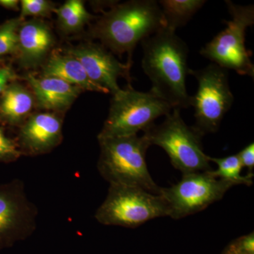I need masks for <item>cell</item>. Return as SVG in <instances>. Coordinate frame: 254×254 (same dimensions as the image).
Here are the masks:
<instances>
[{"label": "cell", "instance_id": "6da1fadb", "mask_svg": "<svg viewBox=\"0 0 254 254\" xmlns=\"http://www.w3.org/2000/svg\"><path fill=\"white\" fill-rule=\"evenodd\" d=\"M141 66L152 83L150 91L168 103L173 109L191 106L187 90L189 50L176 32L167 28L141 42Z\"/></svg>", "mask_w": 254, "mask_h": 254}, {"label": "cell", "instance_id": "7a4b0ae2", "mask_svg": "<svg viewBox=\"0 0 254 254\" xmlns=\"http://www.w3.org/2000/svg\"><path fill=\"white\" fill-rule=\"evenodd\" d=\"M165 28L161 9L155 0H131L112 6L97 21L92 35L115 54L128 55L138 43Z\"/></svg>", "mask_w": 254, "mask_h": 254}, {"label": "cell", "instance_id": "3957f363", "mask_svg": "<svg viewBox=\"0 0 254 254\" xmlns=\"http://www.w3.org/2000/svg\"><path fill=\"white\" fill-rule=\"evenodd\" d=\"M98 140V172L110 185L138 187L159 195L160 187L150 176L145 160L150 144L144 135Z\"/></svg>", "mask_w": 254, "mask_h": 254}, {"label": "cell", "instance_id": "277c9868", "mask_svg": "<svg viewBox=\"0 0 254 254\" xmlns=\"http://www.w3.org/2000/svg\"><path fill=\"white\" fill-rule=\"evenodd\" d=\"M143 135L150 145L163 148L174 168L183 175L212 170L209 156L203 151V135L185 123L181 110L173 109L160 125H152Z\"/></svg>", "mask_w": 254, "mask_h": 254}, {"label": "cell", "instance_id": "5b68a950", "mask_svg": "<svg viewBox=\"0 0 254 254\" xmlns=\"http://www.w3.org/2000/svg\"><path fill=\"white\" fill-rule=\"evenodd\" d=\"M172 110L168 103L151 91H137L129 86L113 95L109 114L98 139L138 135Z\"/></svg>", "mask_w": 254, "mask_h": 254}, {"label": "cell", "instance_id": "8992f818", "mask_svg": "<svg viewBox=\"0 0 254 254\" xmlns=\"http://www.w3.org/2000/svg\"><path fill=\"white\" fill-rule=\"evenodd\" d=\"M231 19L224 21L226 27L200 50V54L225 69L254 78V65L245 46L246 32L254 24V5L225 1Z\"/></svg>", "mask_w": 254, "mask_h": 254}, {"label": "cell", "instance_id": "52a82bcc", "mask_svg": "<svg viewBox=\"0 0 254 254\" xmlns=\"http://www.w3.org/2000/svg\"><path fill=\"white\" fill-rule=\"evenodd\" d=\"M169 216L161 195L138 187L110 185L95 218L102 225L135 228L160 217Z\"/></svg>", "mask_w": 254, "mask_h": 254}, {"label": "cell", "instance_id": "ba28073f", "mask_svg": "<svg viewBox=\"0 0 254 254\" xmlns=\"http://www.w3.org/2000/svg\"><path fill=\"white\" fill-rule=\"evenodd\" d=\"M189 74L198 82L196 93L191 96L195 121L193 127L203 136L215 133L235 101L227 70L211 63L200 69L190 68Z\"/></svg>", "mask_w": 254, "mask_h": 254}, {"label": "cell", "instance_id": "9c48e42d", "mask_svg": "<svg viewBox=\"0 0 254 254\" xmlns=\"http://www.w3.org/2000/svg\"><path fill=\"white\" fill-rule=\"evenodd\" d=\"M210 171L185 174L177 185L160 188L159 195L166 203L169 216L181 219L201 211L221 200L235 186L213 176Z\"/></svg>", "mask_w": 254, "mask_h": 254}, {"label": "cell", "instance_id": "30bf717a", "mask_svg": "<svg viewBox=\"0 0 254 254\" xmlns=\"http://www.w3.org/2000/svg\"><path fill=\"white\" fill-rule=\"evenodd\" d=\"M38 213L22 180L0 185V250L31 236L36 230Z\"/></svg>", "mask_w": 254, "mask_h": 254}, {"label": "cell", "instance_id": "8fae6325", "mask_svg": "<svg viewBox=\"0 0 254 254\" xmlns=\"http://www.w3.org/2000/svg\"><path fill=\"white\" fill-rule=\"evenodd\" d=\"M68 54L72 55L81 64L93 83L108 90L113 95L123 90L118 83L119 77L130 79L131 64L120 63L104 46L88 43L71 48Z\"/></svg>", "mask_w": 254, "mask_h": 254}, {"label": "cell", "instance_id": "7c38bea8", "mask_svg": "<svg viewBox=\"0 0 254 254\" xmlns=\"http://www.w3.org/2000/svg\"><path fill=\"white\" fill-rule=\"evenodd\" d=\"M63 121L56 114H34L21 125L18 148L22 155L49 153L63 141Z\"/></svg>", "mask_w": 254, "mask_h": 254}, {"label": "cell", "instance_id": "4fadbf2b", "mask_svg": "<svg viewBox=\"0 0 254 254\" xmlns=\"http://www.w3.org/2000/svg\"><path fill=\"white\" fill-rule=\"evenodd\" d=\"M18 35L16 53L23 67H35L43 63L55 43L51 29L41 20L23 22Z\"/></svg>", "mask_w": 254, "mask_h": 254}, {"label": "cell", "instance_id": "5bb4252c", "mask_svg": "<svg viewBox=\"0 0 254 254\" xmlns=\"http://www.w3.org/2000/svg\"><path fill=\"white\" fill-rule=\"evenodd\" d=\"M26 79L33 90L38 105L48 110L67 109L83 91L60 78L36 77L29 73Z\"/></svg>", "mask_w": 254, "mask_h": 254}, {"label": "cell", "instance_id": "9a60e30c", "mask_svg": "<svg viewBox=\"0 0 254 254\" xmlns=\"http://www.w3.org/2000/svg\"><path fill=\"white\" fill-rule=\"evenodd\" d=\"M43 71L45 77L60 78L83 91L110 93L108 90L93 83L88 78L81 64L71 55H52L43 66Z\"/></svg>", "mask_w": 254, "mask_h": 254}, {"label": "cell", "instance_id": "2e32d148", "mask_svg": "<svg viewBox=\"0 0 254 254\" xmlns=\"http://www.w3.org/2000/svg\"><path fill=\"white\" fill-rule=\"evenodd\" d=\"M33 107V98L26 88L11 83L2 93L0 101V117L12 126L22 125Z\"/></svg>", "mask_w": 254, "mask_h": 254}, {"label": "cell", "instance_id": "e0dca14e", "mask_svg": "<svg viewBox=\"0 0 254 254\" xmlns=\"http://www.w3.org/2000/svg\"><path fill=\"white\" fill-rule=\"evenodd\" d=\"M165 28L176 32L183 27L206 3L205 0H160Z\"/></svg>", "mask_w": 254, "mask_h": 254}, {"label": "cell", "instance_id": "ac0fdd59", "mask_svg": "<svg viewBox=\"0 0 254 254\" xmlns=\"http://www.w3.org/2000/svg\"><path fill=\"white\" fill-rule=\"evenodd\" d=\"M55 12L60 28L66 33L79 31L93 18L81 0H68L59 9H55Z\"/></svg>", "mask_w": 254, "mask_h": 254}, {"label": "cell", "instance_id": "d6986e66", "mask_svg": "<svg viewBox=\"0 0 254 254\" xmlns=\"http://www.w3.org/2000/svg\"><path fill=\"white\" fill-rule=\"evenodd\" d=\"M210 162L216 164L218 169L211 170L213 176L225 180L234 185H244L252 186L253 185L254 174H248L246 176L242 175V167L238 155H232L225 158H211L209 156Z\"/></svg>", "mask_w": 254, "mask_h": 254}, {"label": "cell", "instance_id": "ffe728a7", "mask_svg": "<svg viewBox=\"0 0 254 254\" xmlns=\"http://www.w3.org/2000/svg\"><path fill=\"white\" fill-rule=\"evenodd\" d=\"M23 23L21 18L9 20L0 26V58L16 53L18 29Z\"/></svg>", "mask_w": 254, "mask_h": 254}, {"label": "cell", "instance_id": "44dd1931", "mask_svg": "<svg viewBox=\"0 0 254 254\" xmlns=\"http://www.w3.org/2000/svg\"><path fill=\"white\" fill-rule=\"evenodd\" d=\"M54 4L47 0H22L21 1V19L27 16H48L55 11Z\"/></svg>", "mask_w": 254, "mask_h": 254}, {"label": "cell", "instance_id": "7402d4cb", "mask_svg": "<svg viewBox=\"0 0 254 254\" xmlns=\"http://www.w3.org/2000/svg\"><path fill=\"white\" fill-rule=\"evenodd\" d=\"M22 155L17 143L5 135L0 128V163H12Z\"/></svg>", "mask_w": 254, "mask_h": 254}, {"label": "cell", "instance_id": "603a6c76", "mask_svg": "<svg viewBox=\"0 0 254 254\" xmlns=\"http://www.w3.org/2000/svg\"><path fill=\"white\" fill-rule=\"evenodd\" d=\"M224 253L227 254H254V233L246 235L235 240L229 246Z\"/></svg>", "mask_w": 254, "mask_h": 254}, {"label": "cell", "instance_id": "cb8c5ba5", "mask_svg": "<svg viewBox=\"0 0 254 254\" xmlns=\"http://www.w3.org/2000/svg\"><path fill=\"white\" fill-rule=\"evenodd\" d=\"M242 167L247 168L248 174L253 173L254 168V144L250 143L237 153Z\"/></svg>", "mask_w": 254, "mask_h": 254}, {"label": "cell", "instance_id": "d4e9b609", "mask_svg": "<svg viewBox=\"0 0 254 254\" xmlns=\"http://www.w3.org/2000/svg\"><path fill=\"white\" fill-rule=\"evenodd\" d=\"M16 78V75L11 68H0V93L3 92L9 86V82L14 81Z\"/></svg>", "mask_w": 254, "mask_h": 254}, {"label": "cell", "instance_id": "484cf974", "mask_svg": "<svg viewBox=\"0 0 254 254\" xmlns=\"http://www.w3.org/2000/svg\"><path fill=\"white\" fill-rule=\"evenodd\" d=\"M18 4V0H0V6L8 9L17 10Z\"/></svg>", "mask_w": 254, "mask_h": 254}, {"label": "cell", "instance_id": "4316f807", "mask_svg": "<svg viewBox=\"0 0 254 254\" xmlns=\"http://www.w3.org/2000/svg\"><path fill=\"white\" fill-rule=\"evenodd\" d=\"M223 254H225V253H223Z\"/></svg>", "mask_w": 254, "mask_h": 254}, {"label": "cell", "instance_id": "83f0119b", "mask_svg": "<svg viewBox=\"0 0 254 254\" xmlns=\"http://www.w3.org/2000/svg\"></svg>", "mask_w": 254, "mask_h": 254}]
</instances>
